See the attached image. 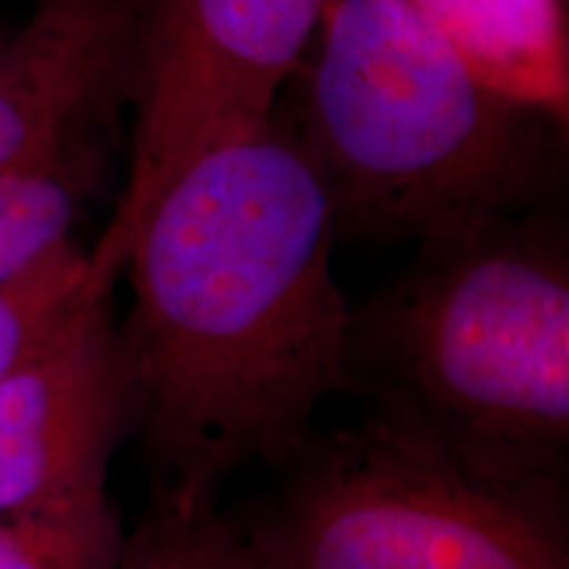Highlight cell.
Wrapping results in <instances>:
<instances>
[{
	"label": "cell",
	"instance_id": "1",
	"mask_svg": "<svg viewBox=\"0 0 569 569\" xmlns=\"http://www.w3.org/2000/svg\"><path fill=\"white\" fill-rule=\"evenodd\" d=\"M336 213L293 127L198 156L124 246L122 330L156 501L217 503L251 465L288 467L327 396L353 393Z\"/></svg>",
	"mask_w": 569,
	"mask_h": 569
},
{
	"label": "cell",
	"instance_id": "2",
	"mask_svg": "<svg viewBox=\"0 0 569 569\" xmlns=\"http://www.w3.org/2000/svg\"><path fill=\"white\" fill-rule=\"evenodd\" d=\"M353 393L482 486L567 509L569 261L515 213L419 240L359 315Z\"/></svg>",
	"mask_w": 569,
	"mask_h": 569
},
{
	"label": "cell",
	"instance_id": "3",
	"mask_svg": "<svg viewBox=\"0 0 569 569\" xmlns=\"http://www.w3.org/2000/svg\"><path fill=\"white\" fill-rule=\"evenodd\" d=\"M317 40L293 130L338 232L425 240L543 190L549 117L486 88L407 0H332Z\"/></svg>",
	"mask_w": 569,
	"mask_h": 569
},
{
	"label": "cell",
	"instance_id": "4",
	"mask_svg": "<svg viewBox=\"0 0 569 569\" xmlns=\"http://www.w3.org/2000/svg\"><path fill=\"white\" fill-rule=\"evenodd\" d=\"M282 469L243 528L261 569H569L565 507L482 486L375 411Z\"/></svg>",
	"mask_w": 569,
	"mask_h": 569
},
{
	"label": "cell",
	"instance_id": "5",
	"mask_svg": "<svg viewBox=\"0 0 569 569\" xmlns=\"http://www.w3.org/2000/svg\"><path fill=\"white\" fill-rule=\"evenodd\" d=\"M332 0H146L130 74L132 167L90 261L122 274L153 198L198 156L259 130Z\"/></svg>",
	"mask_w": 569,
	"mask_h": 569
},
{
	"label": "cell",
	"instance_id": "6",
	"mask_svg": "<svg viewBox=\"0 0 569 569\" xmlns=\"http://www.w3.org/2000/svg\"><path fill=\"white\" fill-rule=\"evenodd\" d=\"M113 282L90 264L74 303L0 375V517L109 503L111 453L134 430Z\"/></svg>",
	"mask_w": 569,
	"mask_h": 569
},
{
	"label": "cell",
	"instance_id": "7",
	"mask_svg": "<svg viewBox=\"0 0 569 569\" xmlns=\"http://www.w3.org/2000/svg\"><path fill=\"white\" fill-rule=\"evenodd\" d=\"M146 0H38L0 34V169L88 140L106 106L130 92Z\"/></svg>",
	"mask_w": 569,
	"mask_h": 569
},
{
	"label": "cell",
	"instance_id": "8",
	"mask_svg": "<svg viewBox=\"0 0 569 569\" xmlns=\"http://www.w3.org/2000/svg\"><path fill=\"white\" fill-rule=\"evenodd\" d=\"M478 80L507 101L565 122V0H407Z\"/></svg>",
	"mask_w": 569,
	"mask_h": 569
},
{
	"label": "cell",
	"instance_id": "9",
	"mask_svg": "<svg viewBox=\"0 0 569 569\" xmlns=\"http://www.w3.org/2000/svg\"><path fill=\"white\" fill-rule=\"evenodd\" d=\"M96 172L98 156L90 140L0 169V284L30 272L69 243Z\"/></svg>",
	"mask_w": 569,
	"mask_h": 569
},
{
	"label": "cell",
	"instance_id": "10",
	"mask_svg": "<svg viewBox=\"0 0 569 569\" xmlns=\"http://www.w3.org/2000/svg\"><path fill=\"white\" fill-rule=\"evenodd\" d=\"M117 569H261L243 528L217 503L177 509L151 501L140 528L124 538Z\"/></svg>",
	"mask_w": 569,
	"mask_h": 569
},
{
	"label": "cell",
	"instance_id": "11",
	"mask_svg": "<svg viewBox=\"0 0 569 569\" xmlns=\"http://www.w3.org/2000/svg\"><path fill=\"white\" fill-rule=\"evenodd\" d=\"M122 543L111 501L0 517V569H117Z\"/></svg>",
	"mask_w": 569,
	"mask_h": 569
},
{
	"label": "cell",
	"instance_id": "12",
	"mask_svg": "<svg viewBox=\"0 0 569 569\" xmlns=\"http://www.w3.org/2000/svg\"><path fill=\"white\" fill-rule=\"evenodd\" d=\"M88 274L90 253L69 240L30 272L0 284V375L74 303Z\"/></svg>",
	"mask_w": 569,
	"mask_h": 569
}]
</instances>
